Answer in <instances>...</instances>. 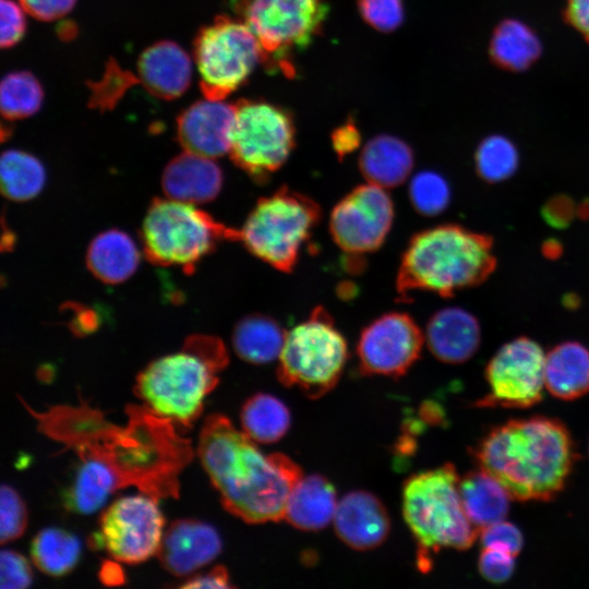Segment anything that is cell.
<instances>
[{"label": "cell", "instance_id": "obj_1", "mask_svg": "<svg viewBox=\"0 0 589 589\" xmlns=\"http://www.w3.org/2000/svg\"><path fill=\"white\" fill-rule=\"evenodd\" d=\"M199 455L224 507L250 524L283 520L290 493L303 476L288 456L262 453L223 414L206 418Z\"/></svg>", "mask_w": 589, "mask_h": 589}, {"label": "cell", "instance_id": "obj_2", "mask_svg": "<svg viewBox=\"0 0 589 589\" xmlns=\"http://www.w3.org/2000/svg\"><path fill=\"white\" fill-rule=\"evenodd\" d=\"M471 454L480 469L520 502L553 500L564 489L577 459L565 424L543 416L493 428Z\"/></svg>", "mask_w": 589, "mask_h": 589}, {"label": "cell", "instance_id": "obj_3", "mask_svg": "<svg viewBox=\"0 0 589 589\" xmlns=\"http://www.w3.org/2000/svg\"><path fill=\"white\" fill-rule=\"evenodd\" d=\"M496 264L492 240L458 225H441L416 233L397 273L396 289L404 299L416 291L442 297L484 281Z\"/></svg>", "mask_w": 589, "mask_h": 589}, {"label": "cell", "instance_id": "obj_4", "mask_svg": "<svg viewBox=\"0 0 589 589\" xmlns=\"http://www.w3.org/2000/svg\"><path fill=\"white\" fill-rule=\"evenodd\" d=\"M228 362L224 344L212 336L190 337L182 351L151 362L137 376L136 393L154 414L190 424L218 383Z\"/></svg>", "mask_w": 589, "mask_h": 589}, {"label": "cell", "instance_id": "obj_5", "mask_svg": "<svg viewBox=\"0 0 589 589\" xmlns=\"http://www.w3.org/2000/svg\"><path fill=\"white\" fill-rule=\"evenodd\" d=\"M459 479L455 466L445 464L404 483L402 515L417 543L421 572L431 568L432 556L442 549L467 550L479 536L464 509Z\"/></svg>", "mask_w": 589, "mask_h": 589}, {"label": "cell", "instance_id": "obj_6", "mask_svg": "<svg viewBox=\"0 0 589 589\" xmlns=\"http://www.w3.org/2000/svg\"><path fill=\"white\" fill-rule=\"evenodd\" d=\"M143 252L159 266L192 272L202 257L226 240H239V230L215 220L192 203L155 199L141 228Z\"/></svg>", "mask_w": 589, "mask_h": 589}, {"label": "cell", "instance_id": "obj_7", "mask_svg": "<svg viewBox=\"0 0 589 589\" xmlns=\"http://www.w3.org/2000/svg\"><path fill=\"white\" fill-rule=\"evenodd\" d=\"M321 218L312 199L289 188L262 197L239 230V240L256 257L288 273Z\"/></svg>", "mask_w": 589, "mask_h": 589}, {"label": "cell", "instance_id": "obj_8", "mask_svg": "<svg viewBox=\"0 0 589 589\" xmlns=\"http://www.w3.org/2000/svg\"><path fill=\"white\" fill-rule=\"evenodd\" d=\"M348 359L347 342L330 314L315 308L303 322L286 333L277 368L278 381L318 398L340 380Z\"/></svg>", "mask_w": 589, "mask_h": 589}, {"label": "cell", "instance_id": "obj_9", "mask_svg": "<svg viewBox=\"0 0 589 589\" xmlns=\"http://www.w3.org/2000/svg\"><path fill=\"white\" fill-rule=\"evenodd\" d=\"M232 5L257 38L264 63L287 75L294 73L293 52L312 43L328 13L324 0H233Z\"/></svg>", "mask_w": 589, "mask_h": 589}, {"label": "cell", "instance_id": "obj_10", "mask_svg": "<svg viewBox=\"0 0 589 589\" xmlns=\"http://www.w3.org/2000/svg\"><path fill=\"white\" fill-rule=\"evenodd\" d=\"M194 63L203 95L224 100L238 89L259 63L264 51L247 24L218 16L203 27L193 44Z\"/></svg>", "mask_w": 589, "mask_h": 589}, {"label": "cell", "instance_id": "obj_11", "mask_svg": "<svg viewBox=\"0 0 589 589\" xmlns=\"http://www.w3.org/2000/svg\"><path fill=\"white\" fill-rule=\"evenodd\" d=\"M230 156L253 180L265 182L289 158L296 137L291 113L265 100L236 105Z\"/></svg>", "mask_w": 589, "mask_h": 589}, {"label": "cell", "instance_id": "obj_12", "mask_svg": "<svg viewBox=\"0 0 589 589\" xmlns=\"http://www.w3.org/2000/svg\"><path fill=\"white\" fill-rule=\"evenodd\" d=\"M163 528L164 517L153 497L124 496L101 514L94 544L118 562L137 564L157 554Z\"/></svg>", "mask_w": 589, "mask_h": 589}, {"label": "cell", "instance_id": "obj_13", "mask_svg": "<svg viewBox=\"0 0 589 589\" xmlns=\"http://www.w3.org/2000/svg\"><path fill=\"white\" fill-rule=\"evenodd\" d=\"M544 362L543 349L528 337L503 345L485 369L490 392L477 405L525 409L538 404L545 387Z\"/></svg>", "mask_w": 589, "mask_h": 589}, {"label": "cell", "instance_id": "obj_14", "mask_svg": "<svg viewBox=\"0 0 589 589\" xmlns=\"http://www.w3.org/2000/svg\"><path fill=\"white\" fill-rule=\"evenodd\" d=\"M394 203L386 189L366 182L352 189L333 208L329 232L350 256L377 250L390 231Z\"/></svg>", "mask_w": 589, "mask_h": 589}, {"label": "cell", "instance_id": "obj_15", "mask_svg": "<svg viewBox=\"0 0 589 589\" xmlns=\"http://www.w3.org/2000/svg\"><path fill=\"white\" fill-rule=\"evenodd\" d=\"M424 334L413 318L389 312L363 328L357 344L360 372L399 377L419 359Z\"/></svg>", "mask_w": 589, "mask_h": 589}, {"label": "cell", "instance_id": "obj_16", "mask_svg": "<svg viewBox=\"0 0 589 589\" xmlns=\"http://www.w3.org/2000/svg\"><path fill=\"white\" fill-rule=\"evenodd\" d=\"M235 122V105L205 97L178 117L177 136L184 151L215 159L230 152Z\"/></svg>", "mask_w": 589, "mask_h": 589}, {"label": "cell", "instance_id": "obj_17", "mask_svg": "<svg viewBox=\"0 0 589 589\" xmlns=\"http://www.w3.org/2000/svg\"><path fill=\"white\" fill-rule=\"evenodd\" d=\"M220 551L221 540L214 527L195 519H179L163 534L157 555L166 570L187 576L214 561Z\"/></svg>", "mask_w": 589, "mask_h": 589}, {"label": "cell", "instance_id": "obj_18", "mask_svg": "<svg viewBox=\"0 0 589 589\" xmlns=\"http://www.w3.org/2000/svg\"><path fill=\"white\" fill-rule=\"evenodd\" d=\"M333 522L339 539L360 551L381 545L390 529L384 504L365 491H353L342 496L337 504Z\"/></svg>", "mask_w": 589, "mask_h": 589}, {"label": "cell", "instance_id": "obj_19", "mask_svg": "<svg viewBox=\"0 0 589 589\" xmlns=\"http://www.w3.org/2000/svg\"><path fill=\"white\" fill-rule=\"evenodd\" d=\"M424 339L432 354L444 363L468 361L479 349L481 329L468 311L449 306L435 312L426 324Z\"/></svg>", "mask_w": 589, "mask_h": 589}, {"label": "cell", "instance_id": "obj_20", "mask_svg": "<svg viewBox=\"0 0 589 589\" xmlns=\"http://www.w3.org/2000/svg\"><path fill=\"white\" fill-rule=\"evenodd\" d=\"M223 181V171L214 158L187 151L168 163L161 177L167 197L192 204L215 199Z\"/></svg>", "mask_w": 589, "mask_h": 589}, {"label": "cell", "instance_id": "obj_21", "mask_svg": "<svg viewBox=\"0 0 589 589\" xmlns=\"http://www.w3.org/2000/svg\"><path fill=\"white\" fill-rule=\"evenodd\" d=\"M137 72L141 83L151 94L161 99H173L189 87L192 62L180 46L161 40L142 52Z\"/></svg>", "mask_w": 589, "mask_h": 589}, {"label": "cell", "instance_id": "obj_22", "mask_svg": "<svg viewBox=\"0 0 589 589\" xmlns=\"http://www.w3.org/2000/svg\"><path fill=\"white\" fill-rule=\"evenodd\" d=\"M337 504L335 488L325 477L302 476L290 493L284 519L301 530H321L334 519Z\"/></svg>", "mask_w": 589, "mask_h": 589}, {"label": "cell", "instance_id": "obj_23", "mask_svg": "<svg viewBox=\"0 0 589 589\" xmlns=\"http://www.w3.org/2000/svg\"><path fill=\"white\" fill-rule=\"evenodd\" d=\"M413 161V152L406 142L382 134L372 137L362 148L359 169L368 182L387 190L407 180Z\"/></svg>", "mask_w": 589, "mask_h": 589}, {"label": "cell", "instance_id": "obj_24", "mask_svg": "<svg viewBox=\"0 0 589 589\" xmlns=\"http://www.w3.org/2000/svg\"><path fill=\"white\" fill-rule=\"evenodd\" d=\"M488 51L491 62L497 68L508 72H524L540 59L543 46L538 33L529 24L507 17L494 27Z\"/></svg>", "mask_w": 589, "mask_h": 589}, {"label": "cell", "instance_id": "obj_25", "mask_svg": "<svg viewBox=\"0 0 589 589\" xmlns=\"http://www.w3.org/2000/svg\"><path fill=\"white\" fill-rule=\"evenodd\" d=\"M140 257L137 245L127 232L110 229L98 233L91 241L86 264L97 279L116 285L135 273Z\"/></svg>", "mask_w": 589, "mask_h": 589}, {"label": "cell", "instance_id": "obj_26", "mask_svg": "<svg viewBox=\"0 0 589 589\" xmlns=\"http://www.w3.org/2000/svg\"><path fill=\"white\" fill-rule=\"evenodd\" d=\"M544 386L563 400L589 393V349L576 341L555 346L545 354Z\"/></svg>", "mask_w": 589, "mask_h": 589}, {"label": "cell", "instance_id": "obj_27", "mask_svg": "<svg viewBox=\"0 0 589 589\" xmlns=\"http://www.w3.org/2000/svg\"><path fill=\"white\" fill-rule=\"evenodd\" d=\"M459 494L468 518L478 530L504 520L513 500L506 489L482 469L459 479Z\"/></svg>", "mask_w": 589, "mask_h": 589}, {"label": "cell", "instance_id": "obj_28", "mask_svg": "<svg viewBox=\"0 0 589 589\" xmlns=\"http://www.w3.org/2000/svg\"><path fill=\"white\" fill-rule=\"evenodd\" d=\"M286 332L280 324L263 314L241 318L232 333V347L244 361L264 364L279 358Z\"/></svg>", "mask_w": 589, "mask_h": 589}, {"label": "cell", "instance_id": "obj_29", "mask_svg": "<svg viewBox=\"0 0 589 589\" xmlns=\"http://www.w3.org/2000/svg\"><path fill=\"white\" fill-rule=\"evenodd\" d=\"M240 420L242 431L254 442L271 444L279 441L288 432L291 414L280 399L260 393L244 402Z\"/></svg>", "mask_w": 589, "mask_h": 589}, {"label": "cell", "instance_id": "obj_30", "mask_svg": "<svg viewBox=\"0 0 589 589\" xmlns=\"http://www.w3.org/2000/svg\"><path fill=\"white\" fill-rule=\"evenodd\" d=\"M81 555L80 540L60 528L40 530L31 543V557L43 573L60 577L69 574Z\"/></svg>", "mask_w": 589, "mask_h": 589}, {"label": "cell", "instance_id": "obj_31", "mask_svg": "<svg viewBox=\"0 0 589 589\" xmlns=\"http://www.w3.org/2000/svg\"><path fill=\"white\" fill-rule=\"evenodd\" d=\"M1 189L13 201H27L40 193L46 181L43 164L33 155L9 149L1 156Z\"/></svg>", "mask_w": 589, "mask_h": 589}, {"label": "cell", "instance_id": "obj_32", "mask_svg": "<svg viewBox=\"0 0 589 589\" xmlns=\"http://www.w3.org/2000/svg\"><path fill=\"white\" fill-rule=\"evenodd\" d=\"M44 93L37 79L29 72L7 74L0 85V108L8 120L24 119L37 112Z\"/></svg>", "mask_w": 589, "mask_h": 589}, {"label": "cell", "instance_id": "obj_33", "mask_svg": "<svg viewBox=\"0 0 589 589\" xmlns=\"http://www.w3.org/2000/svg\"><path fill=\"white\" fill-rule=\"evenodd\" d=\"M479 176L489 182H500L514 175L519 154L516 145L506 136L492 134L484 137L474 154Z\"/></svg>", "mask_w": 589, "mask_h": 589}, {"label": "cell", "instance_id": "obj_34", "mask_svg": "<svg viewBox=\"0 0 589 589\" xmlns=\"http://www.w3.org/2000/svg\"><path fill=\"white\" fill-rule=\"evenodd\" d=\"M409 199L419 214L434 216L441 214L449 204L450 189L438 172L423 170L411 178Z\"/></svg>", "mask_w": 589, "mask_h": 589}, {"label": "cell", "instance_id": "obj_35", "mask_svg": "<svg viewBox=\"0 0 589 589\" xmlns=\"http://www.w3.org/2000/svg\"><path fill=\"white\" fill-rule=\"evenodd\" d=\"M26 527V508L20 494L10 485L0 491V541L4 544L22 536Z\"/></svg>", "mask_w": 589, "mask_h": 589}, {"label": "cell", "instance_id": "obj_36", "mask_svg": "<svg viewBox=\"0 0 589 589\" xmlns=\"http://www.w3.org/2000/svg\"><path fill=\"white\" fill-rule=\"evenodd\" d=\"M363 20L380 32L397 29L405 15L402 0H358Z\"/></svg>", "mask_w": 589, "mask_h": 589}, {"label": "cell", "instance_id": "obj_37", "mask_svg": "<svg viewBox=\"0 0 589 589\" xmlns=\"http://www.w3.org/2000/svg\"><path fill=\"white\" fill-rule=\"evenodd\" d=\"M482 548H497L517 556L524 546V536L514 524L501 520L479 530Z\"/></svg>", "mask_w": 589, "mask_h": 589}, {"label": "cell", "instance_id": "obj_38", "mask_svg": "<svg viewBox=\"0 0 589 589\" xmlns=\"http://www.w3.org/2000/svg\"><path fill=\"white\" fill-rule=\"evenodd\" d=\"M515 555L497 548H483L478 568L480 575L492 584L506 582L515 570Z\"/></svg>", "mask_w": 589, "mask_h": 589}, {"label": "cell", "instance_id": "obj_39", "mask_svg": "<svg viewBox=\"0 0 589 589\" xmlns=\"http://www.w3.org/2000/svg\"><path fill=\"white\" fill-rule=\"evenodd\" d=\"M33 576L26 558L11 550L0 553V587L1 589H21L32 584Z\"/></svg>", "mask_w": 589, "mask_h": 589}, {"label": "cell", "instance_id": "obj_40", "mask_svg": "<svg viewBox=\"0 0 589 589\" xmlns=\"http://www.w3.org/2000/svg\"><path fill=\"white\" fill-rule=\"evenodd\" d=\"M25 10L13 0L0 1V45L2 48L14 46L26 29Z\"/></svg>", "mask_w": 589, "mask_h": 589}, {"label": "cell", "instance_id": "obj_41", "mask_svg": "<svg viewBox=\"0 0 589 589\" xmlns=\"http://www.w3.org/2000/svg\"><path fill=\"white\" fill-rule=\"evenodd\" d=\"M76 0H20L26 13L39 21H55L67 15Z\"/></svg>", "mask_w": 589, "mask_h": 589}, {"label": "cell", "instance_id": "obj_42", "mask_svg": "<svg viewBox=\"0 0 589 589\" xmlns=\"http://www.w3.org/2000/svg\"><path fill=\"white\" fill-rule=\"evenodd\" d=\"M563 17L589 43V0H565Z\"/></svg>", "mask_w": 589, "mask_h": 589}, {"label": "cell", "instance_id": "obj_43", "mask_svg": "<svg viewBox=\"0 0 589 589\" xmlns=\"http://www.w3.org/2000/svg\"><path fill=\"white\" fill-rule=\"evenodd\" d=\"M361 142V135L356 124L348 120L332 134L333 148L339 158L354 152Z\"/></svg>", "mask_w": 589, "mask_h": 589}, {"label": "cell", "instance_id": "obj_44", "mask_svg": "<svg viewBox=\"0 0 589 589\" xmlns=\"http://www.w3.org/2000/svg\"><path fill=\"white\" fill-rule=\"evenodd\" d=\"M183 588H230L229 576L223 566H216L209 573L194 577Z\"/></svg>", "mask_w": 589, "mask_h": 589}, {"label": "cell", "instance_id": "obj_45", "mask_svg": "<svg viewBox=\"0 0 589 589\" xmlns=\"http://www.w3.org/2000/svg\"><path fill=\"white\" fill-rule=\"evenodd\" d=\"M543 213L550 224L564 226L572 218L573 205L566 197L553 199L544 208Z\"/></svg>", "mask_w": 589, "mask_h": 589}, {"label": "cell", "instance_id": "obj_46", "mask_svg": "<svg viewBox=\"0 0 589 589\" xmlns=\"http://www.w3.org/2000/svg\"><path fill=\"white\" fill-rule=\"evenodd\" d=\"M101 580L107 585H118L122 582L121 569L113 563L104 564Z\"/></svg>", "mask_w": 589, "mask_h": 589}, {"label": "cell", "instance_id": "obj_47", "mask_svg": "<svg viewBox=\"0 0 589 589\" xmlns=\"http://www.w3.org/2000/svg\"><path fill=\"white\" fill-rule=\"evenodd\" d=\"M588 453H589V447H588Z\"/></svg>", "mask_w": 589, "mask_h": 589}]
</instances>
